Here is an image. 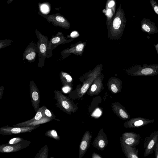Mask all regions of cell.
I'll return each mask as SVG.
<instances>
[{"mask_svg":"<svg viewBox=\"0 0 158 158\" xmlns=\"http://www.w3.org/2000/svg\"><path fill=\"white\" fill-rule=\"evenodd\" d=\"M125 13L120 5L113 17L108 29V36L110 40L121 38L126 25L127 20Z\"/></svg>","mask_w":158,"mask_h":158,"instance_id":"obj_1","label":"cell"},{"mask_svg":"<svg viewBox=\"0 0 158 158\" xmlns=\"http://www.w3.org/2000/svg\"><path fill=\"white\" fill-rule=\"evenodd\" d=\"M35 33L38 39L37 43L39 60L38 66L41 68L44 65L45 60L47 58V49L49 41L47 36L42 34L36 28Z\"/></svg>","mask_w":158,"mask_h":158,"instance_id":"obj_2","label":"cell"},{"mask_svg":"<svg viewBox=\"0 0 158 158\" xmlns=\"http://www.w3.org/2000/svg\"><path fill=\"white\" fill-rule=\"evenodd\" d=\"M39 15L45 18L50 23L54 26L59 27L68 29L69 28L70 25L68 21L59 13L55 14L47 15L40 13L38 11Z\"/></svg>","mask_w":158,"mask_h":158,"instance_id":"obj_3","label":"cell"},{"mask_svg":"<svg viewBox=\"0 0 158 158\" xmlns=\"http://www.w3.org/2000/svg\"><path fill=\"white\" fill-rule=\"evenodd\" d=\"M60 32H58L56 35L53 36L49 41L47 49V58H49L52 56V51L58 45L69 42Z\"/></svg>","mask_w":158,"mask_h":158,"instance_id":"obj_4","label":"cell"},{"mask_svg":"<svg viewBox=\"0 0 158 158\" xmlns=\"http://www.w3.org/2000/svg\"><path fill=\"white\" fill-rule=\"evenodd\" d=\"M158 140V131H153L149 136L145 138L143 143L144 157L153 153L154 147Z\"/></svg>","mask_w":158,"mask_h":158,"instance_id":"obj_5","label":"cell"},{"mask_svg":"<svg viewBox=\"0 0 158 158\" xmlns=\"http://www.w3.org/2000/svg\"><path fill=\"white\" fill-rule=\"evenodd\" d=\"M134 73L137 75H150L158 73V64L138 65L131 69Z\"/></svg>","mask_w":158,"mask_h":158,"instance_id":"obj_6","label":"cell"},{"mask_svg":"<svg viewBox=\"0 0 158 158\" xmlns=\"http://www.w3.org/2000/svg\"><path fill=\"white\" fill-rule=\"evenodd\" d=\"M30 96L32 105L35 112L39 109L40 101L39 89L33 81H31L29 85Z\"/></svg>","mask_w":158,"mask_h":158,"instance_id":"obj_7","label":"cell"},{"mask_svg":"<svg viewBox=\"0 0 158 158\" xmlns=\"http://www.w3.org/2000/svg\"><path fill=\"white\" fill-rule=\"evenodd\" d=\"M37 54V44L31 41L25 50L23 54V60H27L29 63L34 62L35 60Z\"/></svg>","mask_w":158,"mask_h":158,"instance_id":"obj_8","label":"cell"},{"mask_svg":"<svg viewBox=\"0 0 158 158\" xmlns=\"http://www.w3.org/2000/svg\"><path fill=\"white\" fill-rule=\"evenodd\" d=\"M85 46V42L75 44L70 48H67L61 52L60 59H63L69 56L71 53L81 56Z\"/></svg>","mask_w":158,"mask_h":158,"instance_id":"obj_9","label":"cell"},{"mask_svg":"<svg viewBox=\"0 0 158 158\" xmlns=\"http://www.w3.org/2000/svg\"><path fill=\"white\" fill-rule=\"evenodd\" d=\"M108 142L106 135L103 132V129H101L91 144L98 151H102L107 146Z\"/></svg>","mask_w":158,"mask_h":158,"instance_id":"obj_10","label":"cell"},{"mask_svg":"<svg viewBox=\"0 0 158 158\" xmlns=\"http://www.w3.org/2000/svg\"><path fill=\"white\" fill-rule=\"evenodd\" d=\"M121 137L125 143L132 147H136L140 142V135L134 132H125Z\"/></svg>","mask_w":158,"mask_h":158,"instance_id":"obj_11","label":"cell"},{"mask_svg":"<svg viewBox=\"0 0 158 158\" xmlns=\"http://www.w3.org/2000/svg\"><path fill=\"white\" fill-rule=\"evenodd\" d=\"M92 138V135L88 131L84 134L80 144L78 152L79 158H82L89 148Z\"/></svg>","mask_w":158,"mask_h":158,"instance_id":"obj_12","label":"cell"},{"mask_svg":"<svg viewBox=\"0 0 158 158\" xmlns=\"http://www.w3.org/2000/svg\"><path fill=\"white\" fill-rule=\"evenodd\" d=\"M54 98L57 101V105L64 110L69 112L71 110V105L67 97L59 91L55 90Z\"/></svg>","mask_w":158,"mask_h":158,"instance_id":"obj_13","label":"cell"},{"mask_svg":"<svg viewBox=\"0 0 158 158\" xmlns=\"http://www.w3.org/2000/svg\"><path fill=\"white\" fill-rule=\"evenodd\" d=\"M140 26L142 31L148 35L158 33V28L156 26L155 23L149 19H143Z\"/></svg>","mask_w":158,"mask_h":158,"instance_id":"obj_14","label":"cell"},{"mask_svg":"<svg viewBox=\"0 0 158 158\" xmlns=\"http://www.w3.org/2000/svg\"><path fill=\"white\" fill-rule=\"evenodd\" d=\"M120 140L122 151L127 158H139L138 148L126 144L123 141L121 137Z\"/></svg>","mask_w":158,"mask_h":158,"instance_id":"obj_15","label":"cell"},{"mask_svg":"<svg viewBox=\"0 0 158 158\" xmlns=\"http://www.w3.org/2000/svg\"><path fill=\"white\" fill-rule=\"evenodd\" d=\"M60 77L61 82L64 86H66L67 84L71 83L72 80V78L69 75L63 71L60 73Z\"/></svg>","mask_w":158,"mask_h":158,"instance_id":"obj_16","label":"cell"},{"mask_svg":"<svg viewBox=\"0 0 158 158\" xmlns=\"http://www.w3.org/2000/svg\"><path fill=\"white\" fill-rule=\"evenodd\" d=\"M105 13L107 16L106 24L108 28L110 25L113 18V16L115 15L113 10L111 9L106 7Z\"/></svg>","mask_w":158,"mask_h":158,"instance_id":"obj_17","label":"cell"},{"mask_svg":"<svg viewBox=\"0 0 158 158\" xmlns=\"http://www.w3.org/2000/svg\"><path fill=\"white\" fill-rule=\"evenodd\" d=\"M40 11L41 14L47 15L50 11L51 6L48 2L39 3Z\"/></svg>","mask_w":158,"mask_h":158,"instance_id":"obj_18","label":"cell"},{"mask_svg":"<svg viewBox=\"0 0 158 158\" xmlns=\"http://www.w3.org/2000/svg\"><path fill=\"white\" fill-rule=\"evenodd\" d=\"M43 106L39 108L37 111L35 116L32 119L26 121L28 122H31L34 121H38L40 120L45 117L44 116L43 113Z\"/></svg>","mask_w":158,"mask_h":158,"instance_id":"obj_19","label":"cell"},{"mask_svg":"<svg viewBox=\"0 0 158 158\" xmlns=\"http://www.w3.org/2000/svg\"><path fill=\"white\" fill-rule=\"evenodd\" d=\"M43 113L44 116L47 118L52 119H55V115L53 113L48 109L45 106H43Z\"/></svg>","mask_w":158,"mask_h":158,"instance_id":"obj_20","label":"cell"},{"mask_svg":"<svg viewBox=\"0 0 158 158\" xmlns=\"http://www.w3.org/2000/svg\"><path fill=\"white\" fill-rule=\"evenodd\" d=\"M13 41L10 40L5 39L0 40V49L11 45Z\"/></svg>","mask_w":158,"mask_h":158,"instance_id":"obj_21","label":"cell"},{"mask_svg":"<svg viewBox=\"0 0 158 158\" xmlns=\"http://www.w3.org/2000/svg\"><path fill=\"white\" fill-rule=\"evenodd\" d=\"M106 7L111 9L114 13L115 12V2L114 1L111 0L106 3Z\"/></svg>","mask_w":158,"mask_h":158,"instance_id":"obj_22","label":"cell"},{"mask_svg":"<svg viewBox=\"0 0 158 158\" xmlns=\"http://www.w3.org/2000/svg\"><path fill=\"white\" fill-rule=\"evenodd\" d=\"M149 1L152 9L158 15V4L154 0H150Z\"/></svg>","mask_w":158,"mask_h":158,"instance_id":"obj_23","label":"cell"},{"mask_svg":"<svg viewBox=\"0 0 158 158\" xmlns=\"http://www.w3.org/2000/svg\"><path fill=\"white\" fill-rule=\"evenodd\" d=\"M25 128H21L20 127H15L12 128L11 130V132L14 134H17L19 133L22 131V130Z\"/></svg>","mask_w":158,"mask_h":158,"instance_id":"obj_24","label":"cell"},{"mask_svg":"<svg viewBox=\"0 0 158 158\" xmlns=\"http://www.w3.org/2000/svg\"><path fill=\"white\" fill-rule=\"evenodd\" d=\"M119 114L122 117L124 118H127L128 116L126 113L123 110L120 109L119 110Z\"/></svg>","mask_w":158,"mask_h":158,"instance_id":"obj_25","label":"cell"},{"mask_svg":"<svg viewBox=\"0 0 158 158\" xmlns=\"http://www.w3.org/2000/svg\"><path fill=\"white\" fill-rule=\"evenodd\" d=\"M89 87L88 84L86 83L85 84L81 89V92L82 93H85L88 89Z\"/></svg>","mask_w":158,"mask_h":158,"instance_id":"obj_26","label":"cell"},{"mask_svg":"<svg viewBox=\"0 0 158 158\" xmlns=\"http://www.w3.org/2000/svg\"><path fill=\"white\" fill-rule=\"evenodd\" d=\"M13 150V148L10 146H7L5 147L3 149V151L5 152H10Z\"/></svg>","mask_w":158,"mask_h":158,"instance_id":"obj_27","label":"cell"},{"mask_svg":"<svg viewBox=\"0 0 158 158\" xmlns=\"http://www.w3.org/2000/svg\"><path fill=\"white\" fill-rule=\"evenodd\" d=\"M154 151L155 152L156 158H158V140L154 147Z\"/></svg>","mask_w":158,"mask_h":158,"instance_id":"obj_28","label":"cell"},{"mask_svg":"<svg viewBox=\"0 0 158 158\" xmlns=\"http://www.w3.org/2000/svg\"><path fill=\"white\" fill-rule=\"evenodd\" d=\"M79 35L77 31H74L72 32L70 34V37L71 38H75L77 37Z\"/></svg>","mask_w":158,"mask_h":158,"instance_id":"obj_29","label":"cell"},{"mask_svg":"<svg viewBox=\"0 0 158 158\" xmlns=\"http://www.w3.org/2000/svg\"><path fill=\"white\" fill-rule=\"evenodd\" d=\"M111 89L112 91L114 93H116L118 91V89L115 85L112 84L111 86Z\"/></svg>","mask_w":158,"mask_h":158,"instance_id":"obj_30","label":"cell"},{"mask_svg":"<svg viewBox=\"0 0 158 158\" xmlns=\"http://www.w3.org/2000/svg\"><path fill=\"white\" fill-rule=\"evenodd\" d=\"M91 158H103L100 155L95 153L93 152L91 155Z\"/></svg>","mask_w":158,"mask_h":158,"instance_id":"obj_31","label":"cell"},{"mask_svg":"<svg viewBox=\"0 0 158 158\" xmlns=\"http://www.w3.org/2000/svg\"><path fill=\"white\" fill-rule=\"evenodd\" d=\"M20 139L16 138H13L11 140H10V141L9 143L10 144H12L13 143H16L19 141Z\"/></svg>","mask_w":158,"mask_h":158,"instance_id":"obj_32","label":"cell"},{"mask_svg":"<svg viewBox=\"0 0 158 158\" xmlns=\"http://www.w3.org/2000/svg\"><path fill=\"white\" fill-rule=\"evenodd\" d=\"M70 87L68 85L64 86L62 88V90L65 93L68 92L70 90Z\"/></svg>","mask_w":158,"mask_h":158,"instance_id":"obj_33","label":"cell"},{"mask_svg":"<svg viewBox=\"0 0 158 158\" xmlns=\"http://www.w3.org/2000/svg\"><path fill=\"white\" fill-rule=\"evenodd\" d=\"M97 87V86L96 85H93L91 87V91L93 92H94L96 90Z\"/></svg>","mask_w":158,"mask_h":158,"instance_id":"obj_34","label":"cell"},{"mask_svg":"<svg viewBox=\"0 0 158 158\" xmlns=\"http://www.w3.org/2000/svg\"><path fill=\"white\" fill-rule=\"evenodd\" d=\"M51 135L53 136L56 137L57 136V134L56 131L55 130H52L51 132Z\"/></svg>","mask_w":158,"mask_h":158,"instance_id":"obj_35","label":"cell"},{"mask_svg":"<svg viewBox=\"0 0 158 158\" xmlns=\"http://www.w3.org/2000/svg\"><path fill=\"white\" fill-rule=\"evenodd\" d=\"M158 55V43L156 45H154Z\"/></svg>","mask_w":158,"mask_h":158,"instance_id":"obj_36","label":"cell"}]
</instances>
